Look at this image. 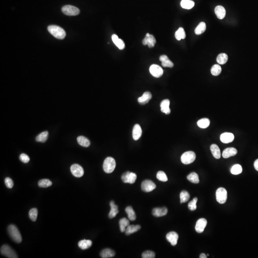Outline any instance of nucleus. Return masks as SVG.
<instances>
[{"label": "nucleus", "instance_id": "3c124183", "mask_svg": "<svg viewBox=\"0 0 258 258\" xmlns=\"http://www.w3.org/2000/svg\"><path fill=\"white\" fill-rule=\"evenodd\" d=\"M254 168L258 171V159L256 160L254 163Z\"/></svg>", "mask_w": 258, "mask_h": 258}, {"label": "nucleus", "instance_id": "f257e3e1", "mask_svg": "<svg viewBox=\"0 0 258 258\" xmlns=\"http://www.w3.org/2000/svg\"><path fill=\"white\" fill-rule=\"evenodd\" d=\"M47 29L52 36L58 39H63L66 36V34L65 30L59 26L51 25L48 27Z\"/></svg>", "mask_w": 258, "mask_h": 258}, {"label": "nucleus", "instance_id": "79ce46f5", "mask_svg": "<svg viewBox=\"0 0 258 258\" xmlns=\"http://www.w3.org/2000/svg\"><path fill=\"white\" fill-rule=\"evenodd\" d=\"M38 210L36 208H33L29 212V217L32 221H36L37 219Z\"/></svg>", "mask_w": 258, "mask_h": 258}, {"label": "nucleus", "instance_id": "2eb2a0df", "mask_svg": "<svg viewBox=\"0 0 258 258\" xmlns=\"http://www.w3.org/2000/svg\"><path fill=\"white\" fill-rule=\"evenodd\" d=\"M152 98V94L150 92H145L143 93L142 97H139L138 98V101L140 104L144 105L149 103V101L151 100Z\"/></svg>", "mask_w": 258, "mask_h": 258}, {"label": "nucleus", "instance_id": "0eeeda50", "mask_svg": "<svg viewBox=\"0 0 258 258\" xmlns=\"http://www.w3.org/2000/svg\"><path fill=\"white\" fill-rule=\"evenodd\" d=\"M62 12L63 14L69 16H75L79 14L80 10L74 6L67 5L62 8Z\"/></svg>", "mask_w": 258, "mask_h": 258}, {"label": "nucleus", "instance_id": "1a4fd4ad", "mask_svg": "<svg viewBox=\"0 0 258 258\" xmlns=\"http://www.w3.org/2000/svg\"><path fill=\"white\" fill-rule=\"evenodd\" d=\"M156 186L153 181L150 180H145L142 182L141 184L142 190L145 192H150L156 189Z\"/></svg>", "mask_w": 258, "mask_h": 258}, {"label": "nucleus", "instance_id": "58836bf2", "mask_svg": "<svg viewBox=\"0 0 258 258\" xmlns=\"http://www.w3.org/2000/svg\"><path fill=\"white\" fill-rule=\"evenodd\" d=\"M222 71L221 67L219 65L216 64L212 67L211 69V73L212 75L215 76H219Z\"/></svg>", "mask_w": 258, "mask_h": 258}, {"label": "nucleus", "instance_id": "e433bc0d", "mask_svg": "<svg viewBox=\"0 0 258 258\" xmlns=\"http://www.w3.org/2000/svg\"><path fill=\"white\" fill-rule=\"evenodd\" d=\"M38 184L40 187L47 188L52 186V182L49 179H41L38 182Z\"/></svg>", "mask_w": 258, "mask_h": 258}, {"label": "nucleus", "instance_id": "9d476101", "mask_svg": "<svg viewBox=\"0 0 258 258\" xmlns=\"http://www.w3.org/2000/svg\"><path fill=\"white\" fill-rule=\"evenodd\" d=\"M70 171L72 174L76 178L82 177L84 173L83 168L78 164H74L71 165Z\"/></svg>", "mask_w": 258, "mask_h": 258}, {"label": "nucleus", "instance_id": "a18cd8bd", "mask_svg": "<svg viewBox=\"0 0 258 258\" xmlns=\"http://www.w3.org/2000/svg\"><path fill=\"white\" fill-rule=\"evenodd\" d=\"M155 257V254L154 252L150 250H147L143 252L142 254V258H154Z\"/></svg>", "mask_w": 258, "mask_h": 258}, {"label": "nucleus", "instance_id": "a211bd4d", "mask_svg": "<svg viewBox=\"0 0 258 258\" xmlns=\"http://www.w3.org/2000/svg\"><path fill=\"white\" fill-rule=\"evenodd\" d=\"M238 151L235 148H228L223 152L222 156L224 158H228L231 156H234L237 154Z\"/></svg>", "mask_w": 258, "mask_h": 258}, {"label": "nucleus", "instance_id": "5701e85b", "mask_svg": "<svg viewBox=\"0 0 258 258\" xmlns=\"http://www.w3.org/2000/svg\"><path fill=\"white\" fill-rule=\"evenodd\" d=\"M111 206V211L109 214V217L110 219H112L116 217L118 213H119L118 207L117 205L115 204V203L113 201H111L109 203Z\"/></svg>", "mask_w": 258, "mask_h": 258}, {"label": "nucleus", "instance_id": "c9c22d12", "mask_svg": "<svg viewBox=\"0 0 258 258\" xmlns=\"http://www.w3.org/2000/svg\"><path fill=\"white\" fill-rule=\"evenodd\" d=\"M48 136V132L47 131H43L36 137V141L38 142H44L47 141Z\"/></svg>", "mask_w": 258, "mask_h": 258}, {"label": "nucleus", "instance_id": "ddd939ff", "mask_svg": "<svg viewBox=\"0 0 258 258\" xmlns=\"http://www.w3.org/2000/svg\"><path fill=\"white\" fill-rule=\"evenodd\" d=\"M178 238L179 236L178 234L174 231L169 232L166 236L167 240L171 243L172 246H175L177 244Z\"/></svg>", "mask_w": 258, "mask_h": 258}, {"label": "nucleus", "instance_id": "37998d69", "mask_svg": "<svg viewBox=\"0 0 258 258\" xmlns=\"http://www.w3.org/2000/svg\"><path fill=\"white\" fill-rule=\"evenodd\" d=\"M157 179L162 182H166L168 181V178L164 172L163 171H159L156 175Z\"/></svg>", "mask_w": 258, "mask_h": 258}, {"label": "nucleus", "instance_id": "c85d7f7f", "mask_svg": "<svg viewBox=\"0 0 258 258\" xmlns=\"http://www.w3.org/2000/svg\"><path fill=\"white\" fill-rule=\"evenodd\" d=\"M129 224H130V222L128 219L125 218V217L120 219L119 221V225H120V231L122 232H125L126 229L127 228V227L129 225Z\"/></svg>", "mask_w": 258, "mask_h": 258}, {"label": "nucleus", "instance_id": "de8ad7c7", "mask_svg": "<svg viewBox=\"0 0 258 258\" xmlns=\"http://www.w3.org/2000/svg\"><path fill=\"white\" fill-rule=\"evenodd\" d=\"M20 160L25 164L28 163L30 161V158L27 154L25 153H22L20 155Z\"/></svg>", "mask_w": 258, "mask_h": 258}, {"label": "nucleus", "instance_id": "c756f323", "mask_svg": "<svg viewBox=\"0 0 258 258\" xmlns=\"http://www.w3.org/2000/svg\"><path fill=\"white\" fill-rule=\"evenodd\" d=\"M195 6V3L191 0H182L181 6L183 8L191 9Z\"/></svg>", "mask_w": 258, "mask_h": 258}, {"label": "nucleus", "instance_id": "a19ab883", "mask_svg": "<svg viewBox=\"0 0 258 258\" xmlns=\"http://www.w3.org/2000/svg\"><path fill=\"white\" fill-rule=\"evenodd\" d=\"M190 195L186 191H182L180 194L181 203L187 202L190 198Z\"/></svg>", "mask_w": 258, "mask_h": 258}, {"label": "nucleus", "instance_id": "c03bdc74", "mask_svg": "<svg viewBox=\"0 0 258 258\" xmlns=\"http://www.w3.org/2000/svg\"><path fill=\"white\" fill-rule=\"evenodd\" d=\"M197 197H195L193 198V200L191 201L189 203L188 205V207L189 210L191 211H194L196 210L197 208Z\"/></svg>", "mask_w": 258, "mask_h": 258}, {"label": "nucleus", "instance_id": "aec40b11", "mask_svg": "<svg viewBox=\"0 0 258 258\" xmlns=\"http://www.w3.org/2000/svg\"><path fill=\"white\" fill-rule=\"evenodd\" d=\"M142 134V130L141 126L139 124H135L133 128V137L135 141H137L141 138Z\"/></svg>", "mask_w": 258, "mask_h": 258}, {"label": "nucleus", "instance_id": "7ed1b4c3", "mask_svg": "<svg viewBox=\"0 0 258 258\" xmlns=\"http://www.w3.org/2000/svg\"><path fill=\"white\" fill-rule=\"evenodd\" d=\"M116 167V162L112 157H108L105 159L103 164V169L106 173H111L114 172Z\"/></svg>", "mask_w": 258, "mask_h": 258}, {"label": "nucleus", "instance_id": "6e6552de", "mask_svg": "<svg viewBox=\"0 0 258 258\" xmlns=\"http://www.w3.org/2000/svg\"><path fill=\"white\" fill-rule=\"evenodd\" d=\"M137 179V175L133 172H126L122 175V180L125 183L133 184Z\"/></svg>", "mask_w": 258, "mask_h": 258}, {"label": "nucleus", "instance_id": "4be33fe9", "mask_svg": "<svg viewBox=\"0 0 258 258\" xmlns=\"http://www.w3.org/2000/svg\"><path fill=\"white\" fill-rule=\"evenodd\" d=\"M215 12L217 18L223 19L225 17L226 11L225 9L222 6H217L215 9Z\"/></svg>", "mask_w": 258, "mask_h": 258}, {"label": "nucleus", "instance_id": "bb28decb", "mask_svg": "<svg viewBox=\"0 0 258 258\" xmlns=\"http://www.w3.org/2000/svg\"><path fill=\"white\" fill-rule=\"evenodd\" d=\"M77 141L80 145L84 147H87L90 145V141H89L87 138L83 136L78 137L77 138Z\"/></svg>", "mask_w": 258, "mask_h": 258}, {"label": "nucleus", "instance_id": "f3484780", "mask_svg": "<svg viewBox=\"0 0 258 258\" xmlns=\"http://www.w3.org/2000/svg\"><path fill=\"white\" fill-rule=\"evenodd\" d=\"M170 100L168 99H165L162 101L160 104L161 111L166 114H169L171 112V110L169 108Z\"/></svg>", "mask_w": 258, "mask_h": 258}, {"label": "nucleus", "instance_id": "4468645a", "mask_svg": "<svg viewBox=\"0 0 258 258\" xmlns=\"http://www.w3.org/2000/svg\"><path fill=\"white\" fill-rule=\"evenodd\" d=\"M207 225V220L204 218L198 219L195 225V229L198 233L203 232Z\"/></svg>", "mask_w": 258, "mask_h": 258}, {"label": "nucleus", "instance_id": "393cba45", "mask_svg": "<svg viewBox=\"0 0 258 258\" xmlns=\"http://www.w3.org/2000/svg\"><path fill=\"white\" fill-rule=\"evenodd\" d=\"M210 150L213 156L216 159H219L221 157V153L219 146L215 144H213L210 146Z\"/></svg>", "mask_w": 258, "mask_h": 258}, {"label": "nucleus", "instance_id": "dca6fc26", "mask_svg": "<svg viewBox=\"0 0 258 258\" xmlns=\"http://www.w3.org/2000/svg\"><path fill=\"white\" fill-rule=\"evenodd\" d=\"M168 212V210L165 207L162 208H155L153 209L152 214L154 217H161L162 216H165Z\"/></svg>", "mask_w": 258, "mask_h": 258}, {"label": "nucleus", "instance_id": "8fccbe9b", "mask_svg": "<svg viewBox=\"0 0 258 258\" xmlns=\"http://www.w3.org/2000/svg\"><path fill=\"white\" fill-rule=\"evenodd\" d=\"M111 39H112V41H113V42L114 43V44H116V42H117L118 40H119V37L116 34H113L112 35V36H111Z\"/></svg>", "mask_w": 258, "mask_h": 258}, {"label": "nucleus", "instance_id": "f03ea898", "mask_svg": "<svg viewBox=\"0 0 258 258\" xmlns=\"http://www.w3.org/2000/svg\"><path fill=\"white\" fill-rule=\"evenodd\" d=\"M10 238L15 243H20L22 242V238L20 232L18 228L14 225H10L7 228Z\"/></svg>", "mask_w": 258, "mask_h": 258}, {"label": "nucleus", "instance_id": "cd10ccee", "mask_svg": "<svg viewBox=\"0 0 258 258\" xmlns=\"http://www.w3.org/2000/svg\"><path fill=\"white\" fill-rule=\"evenodd\" d=\"M141 228V226L137 225H129L126 229L125 234L127 235H130L131 234L137 232Z\"/></svg>", "mask_w": 258, "mask_h": 258}, {"label": "nucleus", "instance_id": "f704fd0d", "mask_svg": "<svg viewBox=\"0 0 258 258\" xmlns=\"http://www.w3.org/2000/svg\"><path fill=\"white\" fill-rule=\"evenodd\" d=\"M228 60V56L225 53H221L217 56V61L219 64L224 65L227 63Z\"/></svg>", "mask_w": 258, "mask_h": 258}, {"label": "nucleus", "instance_id": "9b49d317", "mask_svg": "<svg viewBox=\"0 0 258 258\" xmlns=\"http://www.w3.org/2000/svg\"><path fill=\"white\" fill-rule=\"evenodd\" d=\"M149 70L152 75L155 78H160L164 73V71L161 67L157 65H152Z\"/></svg>", "mask_w": 258, "mask_h": 258}, {"label": "nucleus", "instance_id": "72a5a7b5", "mask_svg": "<svg viewBox=\"0 0 258 258\" xmlns=\"http://www.w3.org/2000/svg\"><path fill=\"white\" fill-rule=\"evenodd\" d=\"M187 178L189 181L194 184H198L200 183L198 175L195 172H193L190 173L187 176Z\"/></svg>", "mask_w": 258, "mask_h": 258}, {"label": "nucleus", "instance_id": "09e8293b", "mask_svg": "<svg viewBox=\"0 0 258 258\" xmlns=\"http://www.w3.org/2000/svg\"><path fill=\"white\" fill-rule=\"evenodd\" d=\"M115 45L120 50H123V49H124L125 47V43H124L123 40L121 39H120V38H119V40H118L117 42H116V44H115Z\"/></svg>", "mask_w": 258, "mask_h": 258}, {"label": "nucleus", "instance_id": "49530a36", "mask_svg": "<svg viewBox=\"0 0 258 258\" xmlns=\"http://www.w3.org/2000/svg\"><path fill=\"white\" fill-rule=\"evenodd\" d=\"M4 182L6 187L8 189H12L14 186V182L12 180V179L10 178H6L4 180Z\"/></svg>", "mask_w": 258, "mask_h": 258}, {"label": "nucleus", "instance_id": "39448f33", "mask_svg": "<svg viewBox=\"0 0 258 258\" xmlns=\"http://www.w3.org/2000/svg\"><path fill=\"white\" fill-rule=\"evenodd\" d=\"M196 158L195 153L192 151H188L184 153L181 157V160L183 164H189L194 162Z\"/></svg>", "mask_w": 258, "mask_h": 258}, {"label": "nucleus", "instance_id": "2f4dec72", "mask_svg": "<svg viewBox=\"0 0 258 258\" xmlns=\"http://www.w3.org/2000/svg\"><path fill=\"white\" fill-rule=\"evenodd\" d=\"M206 30V25L204 22H201L195 30V33L197 35L202 34Z\"/></svg>", "mask_w": 258, "mask_h": 258}, {"label": "nucleus", "instance_id": "a878e982", "mask_svg": "<svg viewBox=\"0 0 258 258\" xmlns=\"http://www.w3.org/2000/svg\"><path fill=\"white\" fill-rule=\"evenodd\" d=\"M92 242L91 240H88V239H83V240H80L78 242V246L82 250H87L92 246Z\"/></svg>", "mask_w": 258, "mask_h": 258}, {"label": "nucleus", "instance_id": "412c9836", "mask_svg": "<svg viewBox=\"0 0 258 258\" xmlns=\"http://www.w3.org/2000/svg\"><path fill=\"white\" fill-rule=\"evenodd\" d=\"M159 59L162 62V67H170V68H172L173 67V63L170 60L168 56L166 55H162L160 56Z\"/></svg>", "mask_w": 258, "mask_h": 258}, {"label": "nucleus", "instance_id": "4c0bfd02", "mask_svg": "<svg viewBox=\"0 0 258 258\" xmlns=\"http://www.w3.org/2000/svg\"><path fill=\"white\" fill-rule=\"evenodd\" d=\"M210 124V120L207 118L201 119L197 122L198 127L201 128L205 129L208 127Z\"/></svg>", "mask_w": 258, "mask_h": 258}, {"label": "nucleus", "instance_id": "473e14b6", "mask_svg": "<svg viewBox=\"0 0 258 258\" xmlns=\"http://www.w3.org/2000/svg\"><path fill=\"white\" fill-rule=\"evenodd\" d=\"M175 37L178 41H180L182 39H184L186 38V33L183 28H180L176 31L175 33Z\"/></svg>", "mask_w": 258, "mask_h": 258}, {"label": "nucleus", "instance_id": "b1692460", "mask_svg": "<svg viewBox=\"0 0 258 258\" xmlns=\"http://www.w3.org/2000/svg\"><path fill=\"white\" fill-rule=\"evenodd\" d=\"M115 255V252L110 248H105L100 252V255L103 258H112Z\"/></svg>", "mask_w": 258, "mask_h": 258}, {"label": "nucleus", "instance_id": "ea45409f", "mask_svg": "<svg viewBox=\"0 0 258 258\" xmlns=\"http://www.w3.org/2000/svg\"><path fill=\"white\" fill-rule=\"evenodd\" d=\"M231 173L233 175H237L241 173L242 168L241 165L238 164L234 165L231 167L230 170Z\"/></svg>", "mask_w": 258, "mask_h": 258}, {"label": "nucleus", "instance_id": "603ef678", "mask_svg": "<svg viewBox=\"0 0 258 258\" xmlns=\"http://www.w3.org/2000/svg\"><path fill=\"white\" fill-rule=\"evenodd\" d=\"M200 258H207V256H206V255L205 253H201V254H200Z\"/></svg>", "mask_w": 258, "mask_h": 258}, {"label": "nucleus", "instance_id": "6ab92c4d", "mask_svg": "<svg viewBox=\"0 0 258 258\" xmlns=\"http://www.w3.org/2000/svg\"><path fill=\"white\" fill-rule=\"evenodd\" d=\"M234 139V136L232 133H223L220 136V140L223 143H228L232 142L233 141Z\"/></svg>", "mask_w": 258, "mask_h": 258}, {"label": "nucleus", "instance_id": "f8f14e48", "mask_svg": "<svg viewBox=\"0 0 258 258\" xmlns=\"http://www.w3.org/2000/svg\"><path fill=\"white\" fill-rule=\"evenodd\" d=\"M156 42V41L154 36L150 34L149 33H147L146 34L145 37L142 40L143 45H148L149 48H153V47H154Z\"/></svg>", "mask_w": 258, "mask_h": 258}, {"label": "nucleus", "instance_id": "423d86ee", "mask_svg": "<svg viewBox=\"0 0 258 258\" xmlns=\"http://www.w3.org/2000/svg\"><path fill=\"white\" fill-rule=\"evenodd\" d=\"M216 200L219 203L224 204L226 202L228 197V193L225 189L219 187L216 191Z\"/></svg>", "mask_w": 258, "mask_h": 258}, {"label": "nucleus", "instance_id": "7c9ffc66", "mask_svg": "<svg viewBox=\"0 0 258 258\" xmlns=\"http://www.w3.org/2000/svg\"><path fill=\"white\" fill-rule=\"evenodd\" d=\"M126 213H127L129 219L131 221H134L136 219V216L135 212L132 207L131 206H127L125 209Z\"/></svg>", "mask_w": 258, "mask_h": 258}, {"label": "nucleus", "instance_id": "20e7f679", "mask_svg": "<svg viewBox=\"0 0 258 258\" xmlns=\"http://www.w3.org/2000/svg\"><path fill=\"white\" fill-rule=\"evenodd\" d=\"M1 255L7 258H17L18 257L15 251L8 245H3L1 247Z\"/></svg>", "mask_w": 258, "mask_h": 258}]
</instances>
